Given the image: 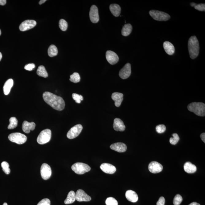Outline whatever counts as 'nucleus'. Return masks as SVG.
I'll use <instances>...</instances> for the list:
<instances>
[{
	"instance_id": "nucleus-1",
	"label": "nucleus",
	"mask_w": 205,
	"mask_h": 205,
	"mask_svg": "<svg viewBox=\"0 0 205 205\" xmlns=\"http://www.w3.org/2000/svg\"><path fill=\"white\" fill-rule=\"evenodd\" d=\"M43 97L44 101L54 109L61 111L64 109V101L60 96L50 92H46L43 94Z\"/></svg>"
},
{
	"instance_id": "nucleus-2",
	"label": "nucleus",
	"mask_w": 205,
	"mask_h": 205,
	"mask_svg": "<svg viewBox=\"0 0 205 205\" xmlns=\"http://www.w3.org/2000/svg\"><path fill=\"white\" fill-rule=\"evenodd\" d=\"M188 49L191 58L193 59L198 57L199 52V45L196 36H192L189 40Z\"/></svg>"
},
{
	"instance_id": "nucleus-3",
	"label": "nucleus",
	"mask_w": 205,
	"mask_h": 205,
	"mask_svg": "<svg viewBox=\"0 0 205 205\" xmlns=\"http://www.w3.org/2000/svg\"><path fill=\"white\" fill-rule=\"evenodd\" d=\"M188 109L199 116H205V104L201 102H193L189 104Z\"/></svg>"
},
{
	"instance_id": "nucleus-4",
	"label": "nucleus",
	"mask_w": 205,
	"mask_h": 205,
	"mask_svg": "<svg viewBox=\"0 0 205 205\" xmlns=\"http://www.w3.org/2000/svg\"><path fill=\"white\" fill-rule=\"evenodd\" d=\"M72 169L78 174H84L91 170V168L88 165L82 163H76L72 166Z\"/></svg>"
},
{
	"instance_id": "nucleus-5",
	"label": "nucleus",
	"mask_w": 205,
	"mask_h": 205,
	"mask_svg": "<svg viewBox=\"0 0 205 205\" xmlns=\"http://www.w3.org/2000/svg\"><path fill=\"white\" fill-rule=\"evenodd\" d=\"M149 14L154 20L158 21H167L171 17L167 13L158 10H150Z\"/></svg>"
},
{
	"instance_id": "nucleus-6",
	"label": "nucleus",
	"mask_w": 205,
	"mask_h": 205,
	"mask_svg": "<svg viewBox=\"0 0 205 205\" xmlns=\"http://www.w3.org/2000/svg\"><path fill=\"white\" fill-rule=\"evenodd\" d=\"M51 137L50 130L45 129L41 131L37 138V141L40 145H44L50 141Z\"/></svg>"
},
{
	"instance_id": "nucleus-7",
	"label": "nucleus",
	"mask_w": 205,
	"mask_h": 205,
	"mask_svg": "<svg viewBox=\"0 0 205 205\" xmlns=\"http://www.w3.org/2000/svg\"><path fill=\"white\" fill-rule=\"evenodd\" d=\"M9 140L18 145H22L27 141V137L25 134L20 133H12L8 137Z\"/></svg>"
},
{
	"instance_id": "nucleus-8",
	"label": "nucleus",
	"mask_w": 205,
	"mask_h": 205,
	"mask_svg": "<svg viewBox=\"0 0 205 205\" xmlns=\"http://www.w3.org/2000/svg\"><path fill=\"white\" fill-rule=\"evenodd\" d=\"M83 129L81 124L76 125L70 129L67 134V137L69 139H73L78 137Z\"/></svg>"
},
{
	"instance_id": "nucleus-9",
	"label": "nucleus",
	"mask_w": 205,
	"mask_h": 205,
	"mask_svg": "<svg viewBox=\"0 0 205 205\" xmlns=\"http://www.w3.org/2000/svg\"><path fill=\"white\" fill-rule=\"evenodd\" d=\"M41 172L42 178L45 180H48L52 174L50 166L46 163H44L41 166Z\"/></svg>"
},
{
	"instance_id": "nucleus-10",
	"label": "nucleus",
	"mask_w": 205,
	"mask_h": 205,
	"mask_svg": "<svg viewBox=\"0 0 205 205\" xmlns=\"http://www.w3.org/2000/svg\"><path fill=\"white\" fill-rule=\"evenodd\" d=\"M37 25L36 21L33 20H27L22 22L19 27L21 31H27L34 28Z\"/></svg>"
},
{
	"instance_id": "nucleus-11",
	"label": "nucleus",
	"mask_w": 205,
	"mask_h": 205,
	"mask_svg": "<svg viewBox=\"0 0 205 205\" xmlns=\"http://www.w3.org/2000/svg\"><path fill=\"white\" fill-rule=\"evenodd\" d=\"M89 17L91 21L93 23H96L99 21V10L97 6L93 5L91 7L89 12Z\"/></svg>"
},
{
	"instance_id": "nucleus-12",
	"label": "nucleus",
	"mask_w": 205,
	"mask_h": 205,
	"mask_svg": "<svg viewBox=\"0 0 205 205\" xmlns=\"http://www.w3.org/2000/svg\"><path fill=\"white\" fill-rule=\"evenodd\" d=\"M106 57L109 63L112 65L116 64L119 60V57L117 54L113 51H107Z\"/></svg>"
},
{
	"instance_id": "nucleus-13",
	"label": "nucleus",
	"mask_w": 205,
	"mask_h": 205,
	"mask_svg": "<svg viewBox=\"0 0 205 205\" xmlns=\"http://www.w3.org/2000/svg\"><path fill=\"white\" fill-rule=\"evenodd\" d=\"M75 197L77 201L79 202H88L91 200V196L87 195L84 190L79 189L75 193Z\"/></svg>"
},
{
	"instance_id": "nucleus-14",
	"label": "nucleus",
	"mask_w": 205,
	"mask_h": 205,
	"mask_svg": "<svg viewBox=\"0 0 205 205\" xmlns=\"http://www.w3.org/2000/svg\"><path fill=\"white\" fill-rule=\"evenodd\" d=\"M131 74V65L130 63H127L120 70L119 75L122 79H125L129 78Z\"/></svg>"
},
{
	"instance_id": "nucleus-15",
	"label": "nucleus",
	"mask_w": 205,
	"mask_h": 205,
	"mask_svg": "<svg viewBox=\"0 0 205 205\" xmlns=\"http://www.w3.org/2000/svg\"><path fill=\"white\" fill-rule=\"evenodd\" d=\"M148 168L150 172L156 174L161 172L163 169V166L158 162L153 161L149 163Z\"/></svg>"
},
{
	"instance_id": "nucleus-16",
	"label": "nucleus",
	"mask_w": 205,
	"mask_h": 205,
	"mask_svg": "<svg viewBox=\"0 0 205 205\" xmlns=\"http://www.w3.org/2000/svg\"><path fill=\"white\" fill-rule=\"evenodd\" d=\"M100 169L104 172L107 174H113L116 171V168L109 163H104L101 165Z\"/></svg>"
},
{
	"instance_id": "nucleus-17",
	"label": "nucleus",
	"mask_w": 205,
	"mask_h": 205,
	"mask_svg": "<svg viewBox=\"0 0 205 205\" xmlns=\"http://www.w3.org/2000/svg\"><path fill=\"white\" fill-rule=\"evenodd\" d=\"M110 148L112 150L118 152V153H124L127 149V147L126 144L122 142H117L110 145Z\"/></svg>"
},
{
	"instance_id": "nucleus-18",
	"label": "nucleus",
	"mask_w": 205,
	"mask_h": 205,
	"mask_svg": "<svg viewBox=\"0 0 205 205\" xmlns=\"http://www.w3.org/2000/svg\"><path fill=\"white\" fill-rule=\"evenodd\" d=\"M124 97V95L121 93L114 92L112 94V99L114 101L115 105L116 107H119L121 105L122 102Z\"/></svg>"
},
{
	"instance_id": "nucleus-19",
	"label": "nucleus",
	"mask_w": 205,
	"mask_h": 205,
	"mask_svg": "<svg viewBox=\"0 0 205 205\" xmlns=\"http://www.w3.org/2000/svg\"><path fill=\"white\" fill-rule=\"evenodd\" d=\"M113 128L115 130L120 132H123L126 129V126L124 122L119 118H116L114 120Z\"/></svg>"
},
{
	"instance_id": "nucleus-20",
	"label": "nucleus",
	"mask_w": 205,
	"mask_h": 205,
	"mask_svg": "<svg viewBox=\"0 0 205 205\" xmlns=\"http://www.w3.org/2000/svg\"><path fill=\"white\" fill-rule=\"evenodd\" d=\"M36 127V124L33 122H29L25 121L22 125V129L24 132L29 133L30 131L34 130Z\"/></svg>"
},
{
	"instance_id": "nucleus-21",
	"label": "nucleus",
	"mask_w": 205,
	"mask_h": 205,
	"mask_svg": "<svg viewBox=\"0 0 205 205\" xmlns=\"http://www.w3.org/2000/svg\"><path fill=\"white\" fill-rule=\"evenodd\" d=\"M126 196L128 201L131 202L136 203L138 201V195L133 191L131 190L127 191L126 193Z\"/></svg>"
},
{
	"instance_id": "nucleus-22",
	"label": "nucleus",
	"mask_w": 205,
	"mask_h": 205,
	"mask_svg": "<svg viewBox=\"0 0 205 205\" xmlns=\"http://www.w3.org/2000/svg\"><path fill=\"white\" fill-rule=\"evenodd\" d=\"M163 48L166 53L172 55L175 52V48L173 45L169 41H166L163 43Z\"/></svg>"
},
{
	"instance_id": "nucleus-23",
	"label": "nucleus",
	"mask_w": 205,
	"mask_h": 205,
	"mask_svg": "<svg viewBox=\"0 0 205 205\" xmlns=\"http://www.w3.org/2000/svg\"><path fill=\"white\" fill-rule=\"evenodd\" d=\"M14 80L12 79H10L6 81L3 87V91L5 95H9L11 89L14 85Z\"/></svg>"
},
{
	"instance_id": "nucleus-24",
	"label": "nucleus",
	"mask_w": 205,
	"mask_h": 205,
	"mask_svg": "<svg viewBox=\"0 0 205 205\" xmlns=\"http://www.w3.org/2000/svg\"><path fill=\"white\" fill-rule=\"evenodd\" d=\"M184 169L188 173L192 174L196 172L197 168L195 165L192 164L190 162H187L184 164Z\"/></svg>"
},
{
	"instance_id": "nucleus-25",
	"label": "nucleus",
	"mask_w": 205,
	"mask_h": 205,
	"mask_svg": "<svg viewBox=\"0 0 205 205\" xmlns=\"http://www.w3.org/2000/svg\"><path fill=\"white\" fill-rule=\"evenodd\" d=\"M110 12L115 17H118L121 13V7L118 4H112L110 6Z\"/></svg>"
},
{
	"instance_id": "nucleus-26",
	"label": "nucleus",
	"mask_w": 205,
	"mask_h": 205,
	"mask_svg": "<svg viewBox=\"0 0 205 205\" xmlns=\"http://www.w3.org/2000/svg\"><path fill=\"white\" fill-rule=\"evenodd\" d=\"M133 28L132 25L130 24H126L123 27L121 33L123 36H127L132 33Z\"/></svg>"
},
{
	"instance_id": "nucleus-27",
	"label": "nucleus",
	"mask_w": 205,
	"mask_h": 205,
	"mask_svg": "<svg viewBox=\"0 0 205 205\" xmlns=\"http://www.w3.org/2000/svg\"><path fill=\"white\" fill-rule=\"evenodd\" d=\"M75 193L73 191H71L68 193L67 198L64 201L65 204H69L73 203L76 200Z\"/></svg>"
},
{
	"instance_id": "nucleus-28",
	"label": "nucleus",
	"mask_w": 205,
	"mask_h": 205,
	"mask_svg": "<svg viewBox=\"0 0 205 205\" xmlns=\"http://www.w3.org/2000/svg\"><path fill=\"white\" fill-rule=\"evenodd\" d=\"M37 74L40 76L46 78L48 77V73L44 66L41 65L38 67L37 72Z\"/></svg>"
},
{
	"instance_id": "nucleus-29",
	"label": "nucleus",
	"mask_w": 205,
	"mask_h": 205,
	"mask_svg": "<svg viewBox=\"0 0 205 205\" xmlns=\"http://www.w3.org/2000/svg\"><path fill=\"white\" fill-rule=\"evenodd\" d=\"M57 54H58V50L56 46L53 44L51 45L48 49V54L49 56L50 57L55 56L57 55Z\"/></svg>"
},
{
	"instance_id": "nucleus-30",
	"label": "nucleus",
	"mask_w": 205,
	"mask_h": 205,
	"mask_svg": "<svg viewBox=\"0 0 205 205\" xmlns=\"http://www.w3.org/2000/svg\"><path fill=\"white\" fill-rule=\"evenodd\" d=\"M10 124L8 126V129L12 130L15 129L17 126V120L15 117H12L9 120Z\"/></svg>"
},
{
	"instance_id": "nucleus-31",
	"label": "nucleus",
	"mask_w": 205,
	"mask_h": 205,
	"mask_svg": "<svg viewBox=\"0 0 205 205\" xmlns=\"http://www.w3.org/2000/svg\"><path fill=\"white\" fill-rule=\"evenodd\" d=\"M80 79V76L78 73L75 72L70 75V80L72 82L75 83H79Z\"/></svg>"
},
{
	"instance_id": "nucleus-32",
	"label": "nucleus",
	"mask_w": 205,
	"mask_h": 205,
	"mask_svg": "<svg viewBox=\"0 0 205 205\" xmlns=\"http://www.w3.org/2000/svg\"><path fill=\"white\" fill-rule=\"evenodd\" d=\"M68 23L64 19H61L59 22V27L60 29L63 31H66L68 28Z\"/></svg>"
},
{
	"instance_id": "nucleus-33",
	"label": "nucleus",
	"mask_w": 205,
	"mask_h": 205,
	"mask_svg": "<svg viewBox=\"0 0 205 205\" xmlns=\"http://www.w3.org/2000/svg\"><path fill=\"white\" fill-rule=\"evenodd\" d=\"M1 166L2 168L3 171L6 174H9L10 173V169L9 168V164L7 162H2L1 163Z\"/></svg>"
},
{
	"instance_id": "nucleus-34",
	"label": "nucleus",
	"mask_w": 205,
	"mask_h": 205,
	"mask_svg": "<svg viewBox=\"0 0 205 205\" xmlns=\"http://www.w3.org/2000/svg\"><path fill=\"white\" fill-rule=\"evenodd\" d=\"M172 135L173 137H171L169 139L170 143L172 145H176L179 142L180 138L177 133L173 134Z\"/></svg>"
},
{
	"instance_id": "nucleus-35",
	"label": "nucleus",
	"mask_w": 205,
	"mask_h": 205,
	"mask_svg": "<svg viewBox=\"0 0 205 205\" xmlns=\"http://www.w3.org/2000/svg\"><path fill=\"white\" fill-rule=\"evenodd\" d=\"M106 205H118V202L115 198L109 197L106 200Z\"/></svg>"
},
{
	"instance_id": "nucleus-36",
	"label": "nucleus",
	"mask_w": 205,
	"mask_h": 205,
	"mask_svg": "<svg viewBox=\"0 0 205 205\" xmlns=\"http://www.w3.org/2000/svg\"><path fill=\"white\" fill-rule=\"evenodd\" d=\"M183 200L181 196L180 195L177 194L174 197L173 200L174 205H180Z\"/></svg>"
},
{
	"instance_id": "nucleus-37",
	"label": "nucleus",
	"mask_w": 205,
	"mask_h": 205,
	"mask_svg": "<svg viewBox=\"0 0 205 205\" xmlns=\"http://www.w3.org/2000/svg\"><path fill=\"white\" fill-rule=\"evenodd\" d=\"M72 97L73 100L76 102V103H80L81 101L83 100V97L82 96L76 93H74L72 94Z\"/></svg>"
},
{
	"instance_id": "nucleus-38",
	"label": "nucleus",
	"mask_w": 205,
	"mask_h": 205,
	"mask_svg": "<svg viewBox=\"0 0 205 205\" xmlns=\"http://www.w3.org/2000/svg\"><path fill=\"white\" fill-rule=\"evenodd\" d=\"M156 130L158 133H162L166 130V126L163 124L158 125L156 126Z\"/></svg>"
},
{
	"instance_id": "nucleus-39",
	"label": "nucleus",
	"mask_w": 205,
	"mask_h": 205,
	"mask_svg": "<svg viewBox=\"0 0 205 205\" xmlns=\"http://www.w3.org/2000/svg\"><path fill=\"white\" fill-rule=\"evenodd\" d=\"M37 205H51V201L48 199H44L38 203Z\"/></svg>"
},
{
	"instance_id": "nucleus-40",
	"label": "nucleus",
	"mask_w": 205,
	"mask_h": 205,
	"mask_svg": "<svg viewBox=\"0 0 205 205\" xmlns=\"http://www.w3.org/2000/svg\"><path fill=\"white\" fill-rule=\"evenodd\" d=\"M195 9L199 11H204L205 10V4H196L194 7Z\"/></svg>"
},
{
	"instance_id": "nucleus-41",
	"label": "nucleus",
	"mask_w": 205,
	"mask_h": 205,
	"mask_svg": "<svg viewBox=\"0 0 205 205\" xmlns=\"http://www.w3.org/2000/svg\"><path fill=\"white\" fill-rule=\"evenodd\" d=\"M35 65L33 63H30L26 65L25 67V70H28V71H32L35 68Z\"/></svg>"
},
{
	"instance_id": "nucleus-42",
	"label": "nucleus",
	"mask_w": 205,
	"mask_h": 205,
	"mask_svg": "<svg viewBox=\"0 0 205 205\" xmlns=\"http://www.w3.org/2000/svg\"><path fill=\"white\" fill-rule=\"evenodd\" d=\"M165 199L163 197H161L157 202V205H164Z\"/></svg>"
},
{
	"instance_id": "nucleus-43",
	"label": "nucleus",
	"mask_w": 205,
	"mask_h": 205,
	"mask_svg": "<svg viewBox=\"0 0 205 205\" xmlns=\"http://www.w3.org/2000/svg\"><path fill=\"white\" fill-rule=\"evenodd\" d=\"M200 137H201V138L202 139V140L203 141V142H204V143H205V133H202L201 134V136H200Z\"/></svg>"
},
{
	"instance_id": "nucleus-44",
	"label": "nucleus",
	"mask_w": 205,
	"mask_h": 205,
	"mask_svg": "<svg viewBox=\"0 0 205 205\" xmlns=\"http://www.w3.org/2000/svg\"><path fill=\"white\" fill-rule=\"evenodd\" d=\"M6 0H0V5L4 6L6 4Z\"/></svg>"
},
{
	"instance_id": "nucleus-45",
	"label": "nucleus",
	"mask_w": 205,
	"mask_h": 205,
	"mask_svg": "<svg viewBox=\"0 0 205 205\" xmlns=\"http://www.w3.org/2000/svg\"><path fill=\"white\" fill-rule=\"evenodd\" d=\"M46 0H41L39 2V4L40 5H41L43 4H44L46 1Z\"/></svg>"
},
{
	"instance_id": "nucleus-46",
	"label": "nucleus",
	"mask_w": 205,
	"mask_h": 205,
	"mask_svg": "<svg viewBox=\"0 0 205 205\" xmlns=\"http://www.w3.org/2000/svg\"><path fill=\"white\" fill-rule=\"evenodd\" d=\"M189 205H200L199 204H198V203H197L196 202H193L191 203V204Z\"/></svg>"
},
{
	"instance_id": "nucleus-47",
	"label": "nucleus",
	"mask_w": 205,
	"mask_h": 205,
	"mask_svg": "<svg viewBox=\"0 0 205 205\" xmlns=\"http://www.w3.org/2000/svg\"><path fill=\"white\" fill-rule=\"evenodd\" d=\"M196 4H195V3H191L190 4V5L191 6H192V7H194L195 6H196Z\"/></svg>"
},
{
	"instance_id": "nucleus-48",
	"label": "nucleus",
	"mask_w": 205,
	"mask_h": 205,
	"mask_svg": "<svg viewBox=\"0 0 205 205\" xmlns=\"http://www.w3.org/2000/svg\"><path fill=\"white\" fill-rule=\"evenodd\" d=\"M2 58V54L1 52H0V61L1 60Z\"/></svg>"
},
{
	"instance_id": "nucleus-49",
	"label": "nucleus",
	"mask_w": 205,
	"mask_h": 205,
	"mask_svg": "<svg viewBox=\"0 0 205 205\" xmlns=\"http://www.w3.org/2000/svg\"><path fill=\"white\" fill-rule=\"evenodd\" d=\"M3 205H8V204L7 203H5L3 204Z\"/></svg>"
},
{
	"instance_id": "nucleus-50",
	"label": "nucleus",
	"mask_w": 205,
	"mask_h": 205,
	"mask_svg": "<svg viewBox=\"0 0 205 205\" xmlns=\"http://www.w3.org/2000/svg\"><path fill=\"white\" fill-rule=\"evenodd\" d=\"M1 29H0V36H1Z\"/></svg>"
}]
</instances>
